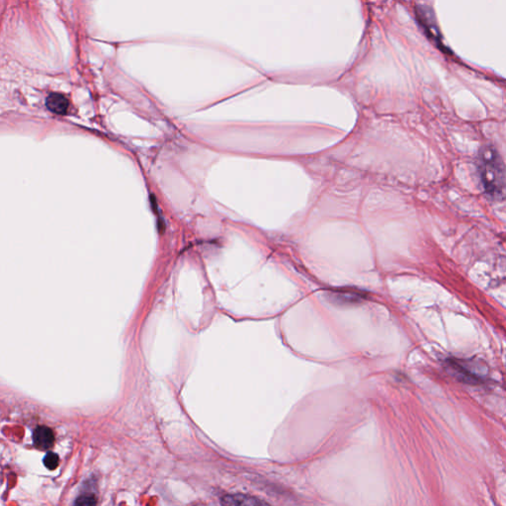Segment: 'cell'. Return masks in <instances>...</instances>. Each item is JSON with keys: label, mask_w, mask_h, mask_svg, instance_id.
I'll return each instance as SVG.
<instances>
[{"label": "cell", "mask_w": 506, "mask_h": 506, "mask_svg": "<svg viewBox=\"0 0 506 506\" xmlns=\"http://www.w3.org/2000/svg\"><path fill=\"white\" fill-rule=\"evenodd\" d=\"M224 504H229V505H256L263 503L255 498L252 497H247L244 495H228L223 498L222 501Z\"/></svg>", "instance_id": "5"}, {"label": "cell", "mask_w": 506, "mask_h": 506, "mask_svg": "<svg viewBox=\"0 0 506 506\" xmlns=\"http://www.w3.org/2000/svg\"><path fill=\"white\" fill-rule=\"evenodd\" d=\"M480 178L486 194L499 199L504 193V169L498 154L491 147L484 148L480 157Z\"/></svg>", "instance_id": "1"}, {"label": "cell", "mask_w": 506, "mask_h": 506, "mask_svg": "<svg viewBox=\"0 0 506 506\" xmlns=\"http://www.w3.org/2000/svg\"><path fill=\"white\" fill-rule=\"evenodd\" d=\"M336 299L337 300H340L341 302H346V303H350V302H357L359 300L362 299V297L359 295V294L353 293V292H338L336 294Z\"/></svg>", "instance_id": "7"}, {"label": "cell", "mask_w": 506, "mask_h": 506, "mask_svg": "<svg viewBox=\"0 0 506 506\" xmlns=\"http://www.w3.org/2000/svg\"><path fill=\"white\" fill-rule=\"evenodd\" d=\"M44 465L49 470H55L59 464V458L57 454L49 452L44 458Z\"/></svg>", "instance_id": "6"}, {"label": "cell", "mask_w": 506, "mask_h": 506, "mask_svg": "<svg viewBox=\"0 0 506 506\" xmlns=\"http://www.w3.org/2000/svg\"><path fill=\"white\" fill-rule=\"evenodd\" d=\"M47 107L50 111L57 115H65L67 113L69 102L65 96L59 93H52L47 98Z\"/></svg>", "instance_id": "4"}, {"label": "cell", "mask_w": 506, "mask_h": 506, "mask_svg": "<svg viewBox=\"0 0 506 506\" xmlns=\"http://www.w3.org/2000/svg\"><path fill=\"white\" fill-rule=\"evenodd\" d=\"M33 440L38 448L48 450L54 442L53 430L47 426L37 427L33 434Z\"/></svg>", "instance_id": "3"}, {"label": "cell", "mask_w": 506, "mask_h": 506, "mask_svg": "<svg viewBox=\"0 0 506 506\" xmlns=\"http://www.w3.org/2000/svg\"><path fill=\"white\" fill-rule=\"evenodd\" d=\"M447 365L450 369V371L460 380L463 381L467 384L471 385H478L482 383L483 379L479 374L475 373L473 370H471L466 363H463L462 361L459 360H454L450 359L447 361Z\"/></svg>", "instance_id": "2"}, {"label": "cell", "mask_w": 506, "mask_h": 506, "mask_svg": "<svg viewBox=\"0 0 506 506\" xmlns=\"http://www.w3.org/2000/svg\"><path fill=\"white\" fill-rule=\"evenodd\" d=\"M77 505H94L96 504V498L92 494H84L80 496L76 502Z\"/></svg>", "instance_id": "8"}]
</instances>
